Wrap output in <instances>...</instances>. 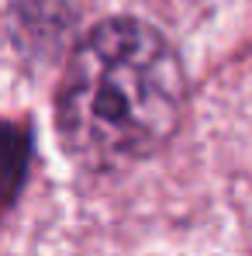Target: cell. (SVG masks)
<instances>
[{"mask_svg":"<svg viewBox=\"0 0 252 256\" xmlns=\"http://www.w3.org/2000/svg\"><path fill=\"white\" fill-rule=\"evenodd\" d=\"M183 70L159 32L138 21L97 24L59 90L66 149L90 170H121L156 152L180 122Z\"/></svg>","mask_w":252,"mask_h":256,"instance_id":"6da1fadb","label":"cell"}]
</instances>
